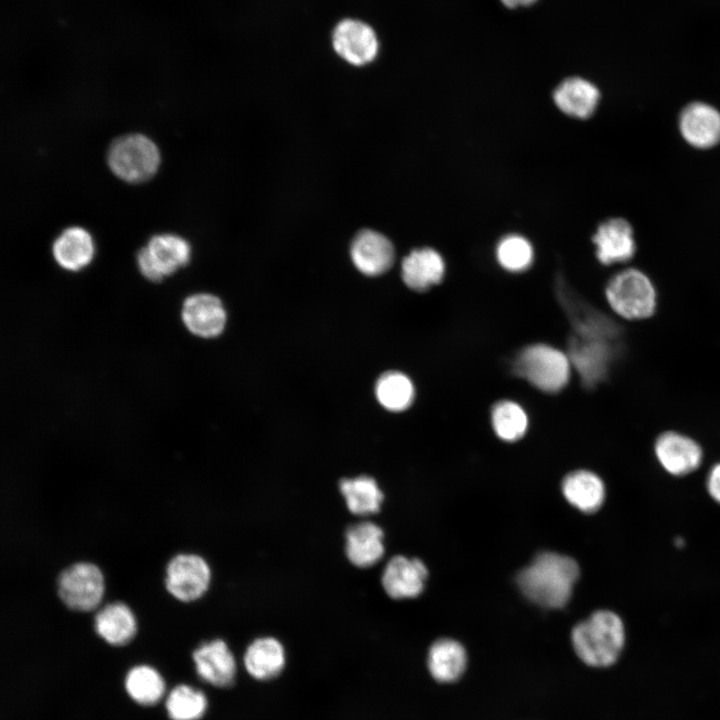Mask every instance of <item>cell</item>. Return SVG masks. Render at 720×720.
Listing matches in <instances>:
<instances>
[{"mask_svg":"<svg viewBox=\"0 0 720 720\" xmlns=\"http://www.w3.org/2000/svg\"><path fill=\"white\" fill-rule=\"evenodd\" d=\"M427 665L430 674L438 682L457 681L467 665L465 648L454 639H438L429 649Z\"/></svg>","mask_w":720,"mask_h":720,"instance_id":"7402d4cb","label":"cell"},{"mask_svg":"<svg viewBox=\"0 0 720 720\" xmlns=\"http://www.w3.org/2000/svg\"><path fill=\"white\" fill-rule=\"evenodd\" d=\"M285 661L284 647L273 637L255 639L244 654V666L247 672L259 680H268L277 676L282 671Z\"/></svg>","mask_w":720,"mask_h":720,"instance_id":"603a6c76","label":"cell"},{"mask_svg":"<svg viewBox=\"0 0 720 720\" xmlns=\"http://www.w3.org/2000/svg\"><path fill=\"white\" fill-rule=\"evenodd\" d=\"M496 258L506 271L519 273L526 271L532 265L534 251L526 238L511 234L502 238L497 244Z\"/></svg>","mask_w":720,"mask_h":720,"instance_id":"4dcf8cb0","label":"cell"},{"mask_svg":"<svg viewBox=\"0 0 720 720\" xmlns=\"http://www.w3.org/2000/svg\"><path fill=\"white\" fill-rule=\"evenodd\" d=\"M53 255L66 270L77 271L85 267L94 255L90 234L83 228L73 226L65 229L54 241Z\"/></svg>","mask_w":720,"mask_h":720,"instance_id":"cb8c5ba5","label":"cell"},{"mask_svg":"<svg viewBox=\"0 0 720 720\" xmlns=\"http://www.w3.org/2000/svg\"><path fill=\"white\" fill-rule=\"evenodd\" d=\"M394 257V248L389 239L372 230L358 233L351 245L354 265L368 276L385 273L393 265Z\"/></svg>","mask_w":720,"mask_h":720,"instance_id":"9a60e30c","label":"cell"},{"mask_svg":"<svg viewBox=\"0 0 720 720\" xmlns=\"http://www.w3.org/2000/svg\"><path fill=\"white\" fill-rule=\"evenodd\" d=\"M654 453L660 466L676 477L694 472L703 460V450L699 443L677 431L660 434L654 444Z\"/></svg>","mask_w":720,"mask_h":720,"instance_id":"ba28073f","label":"cell"},{"mask_svg":"<svg viewBox=\"0 0 720 720\" xmlns=\"http://www.w3.org/2000/svg\"><path fill=\"white\" fill-rule=\"evenodd\" d=\"M503 5L508 8H516L519 6H530L537 2V0H500Z\"/></svg>","mask_w":720,"mask_h":720,"instance_id":"836d02e7","label":"cell"},{"mask_svg":"<svg viewBox=\"0 0 720 720\" xmlns=\"http://www.w3.org/2000/svg\"><path fill=\"white\" fill-rule=\"evenodd\" d=\"M553 99L565 114L586 119L595 112L600 100V92L592 82L584 78L569 77L556 87Z\"/></svg>","mask_w":720,"mask_h":720,"instance_id":"ffe728a7","label":"cell"},{"mask_svg":"<svg viewBox=\"0 0 720 720\" xmlns=\"http://www.w3.org/2000/svg\"><path fill=\"white\" fill-rule=\"evenodd\" d=\"M339 490L349 511L359 516L377 513L384 498L376 480L369 476L344 478Z\"/></svg>","mask_w":720,"mask_h":720,"instance_id":"484cf974","label":"cell"},{"mask_svg":"<svg viewBox=\"0 0 720 720\" xmlns=\"http://www.w3.org/2000/svg\"><path fill=\"white\" fill-rule=\"evenodd\" d=\"M95 632L112 646L128 644L136 635L137 621L131 608L120 601L100 607L94 616Z\"/></svg>","mask_w":720,"mask_h":720,"instance_id":"ac0fdd59","label":"cell"},{"mask_svg":"<svg viewBox=\"0 0 720 720\" xmlns=\"http://www.w3.org/2000/svg\"><path fill=\"white\" fill-rule=\"evenodd\" d=\"M166 709L171 720H198L207 709V699L200 690L178 685L170 691Z\"/></svg>","mask_w":720,"mask_h":720,"instance_id":"f546056e","label":"cell"},{"mask_svg":"<svg viewBox=\"0 0 720 720\" xmlns=\"http://www.w3.org/2000/svg\"><path fill=\"white\" fill-rule=\"evenodd\" d=\"M146 249L153 264L163 277L171 275L185 266L191 255L188 242L174 234L153 236Z\"/></svg>","mask_w":720,"mask_h":720,"instance_id":"d4e9b609","label":"cell"},{"mask_svg":"<svg viewBox=\"0 0 720 720\" xmlns=\"http://www.w3.org/2000/svg\"><path fill=\"white\" fill-rule=\"evenodd\" d=\"M561 489L566 500L583 513L598 511L606 497L605 484L600 476L584 469L567 474Z\"/></svg>","mask_w":720,"mask_h":720,"instance_id":"44dd1931","label":"cell"},{"mask_svg":"<svg viewBox=\"0 0 720 720\" xmlns=\"http://www.w3.org/2000/svg\"><path fill=\"white\" fill-rule=\"evenodd\" d=\"M571 642L582 662L592 667H608L623 650L624 622L614 611L597 610L574 626Z\"/></svg>","mask_w":720,"mask_h":720,"instance_id":"7a4b0ae2","label":"cell"},{"mask_svg":"<svg viewBox=\"0 0 720 720\" xmlns=\"http://www.w3.org/2000/svg\"><path fill=\"white\" fill-rule=\"evenodd\" d=\"M491 425L499 439L514 442L526 434L529 418L519 403L501 400L492 407Z\"/></svg>","mask_w":720,"mask_h":720,"instance_id":"4316f807","label":"cell"},{"mask_svg":"<svg viewBox=\"0 0 720 720\" xmlns=\"http://www.w3.org/2000/svg\"><path fill=\"white\" fill-rule=\"evenodd\" d=\"M332 45L341 58L357 66L373 61L379 49L375 31L356 19H344L335 26Z\"/></svg>","mask_w":720,"mask_h":720,"instance_id":"9c48e42d","label":"cell"},{"mask_svg":"<svg viewBox=\"0 0 720 720\" xmlns=\"http://www.w3.org/2000/svg\"><path fill=\"white\" fill-rule=\"evenodd\" d=\"M196 672L201 679L217 687H229L236 675L235 658L222 639L202 643L192 653Z\"/></svg>","mask_w":720,"mask_h":720,"instance_id":"4fadbf2b","label":"cell"},{"mask_svg":"<svg viewBox=\"0 0 720 720\" xmlns=\"http://www.w3.org/2000/svg\"><path fill=\"white\" fill-rule=\"evenodd\" d=\"M597 259L604 265L630 260L636 251L633 229L623 218H611L602 222L594 236Z\"/></svg>","mask_w":720,"mask_h":720,"instance_id":"5bb4252c","label":"cell"},{"mask_svg":"<svg viewBox=\"0 0 720 720\" xmlns=\"http://www.w3.org/2000/svg\"><path fill=\"white\" fill-rule=\"evenodd\" d=\"M674 544L678 547H682L684 545V540L681 537H679V538L675 539Z\"/></svg>","mask_w":720,"mask_h":720,"instance_id":"e575fe53","label":"cell"},{"mask_svg":"<svg viewBox=\"0 0 720 720\" xmlns=\"http://www.w3.org/2000/svg\"><path fill=\"white\" fill-rule=\"evenodd\" d=\"M577 562L566 555L542 552L516 576L523 595L545 608H562L571 598L579 578Z\"/></svg>","mask_w":720,"mask_h":720,"instance_id":"6da1fadb","label":"cell"},{"mask_svg":"<svg viewBox=\"0 0 720 720\" xmlns=\"http://www.w3.org/2000/svg\"><path fill=\"white\" fill-rule=\"evenodd\" d=\"M706 489L709 496L720 504V462L714 464L706 478Z\"/></svg>","mask_w":720,"mask_h":720,"instance_id":"d6a6232c","label":"cell"},{"mask_svg":"<svg viewBox=\"0 0 720 720\" xmlns=\"http://www.w3.org/2000/svg\"><path fill=\"white\" fill-rule=\"evenodd\" d=\"M345 539L346 556L356 567L373 566L384 554L383 530L373 522L353 524L346 530Z\"/></svg>","mask_w":720,"mask_h":720,"instance_id":"e0dca14e","label":"cell"},{"mask_svg":"<svg viewBox=\"0 0 720 720\" xmlns=\"http://www.w3.org/2000/svg\"><path fill=\"white\" fill-rule=\"evenodd\" d=\"M605 297L610 308L626 320L647 319L657 307L653 282L636 268H627L615 274L606 285Z\"/></svg>","mask_w":720,"mask_h":720,"instance_id":"277c9868","label":"cell"},{"mask_svg":"<svg viewBox=\"0 0 720 720\" xmlns=\"http://www.w3.org/2000/svg\"><path fill=\"white\" fill-rule=\"evenodd\" d=\"M679 130L691 146L711 148L720 142V111L708 103H690L680 114Z\"/></svg>","mask_w":720,"mask_h":720,"instance_id":"7c38bea8","label":"cell"},{"mask_svg":"<svg viewBox=\"0 0 720 720\" xmlns=\"http://www.w3.org/2000/svg\"><path fill=\"white\" fill-rule=\"evenodd\" d=\"M444 274L445 262L433 248L413 250L402 261V279L415 291H425L440 283Z\"/></svg>","mask_w":720,"mask_h":720,"instance_id":"d6986e66","label":"cell"},{"mask_svg":"<svg viewBox=\"0 0 720 720\" xmlns=\"http://www.w3.org/2000/svg\"><path fill=\"white\" fill-rule=\"evenodd\" d=\"M125 689L136 703L148 706L156 704L161 699L165 684L153 667L137 665L128 671L125 677Z\"/></svg>","mask_w":720,"mask_h":720,"instance_id":"f1b7e54d","label":"cell"},{"mask_svg":"<svg viewBox=\"0 0 720 720\" xmlns=\"http://www.w3.org/2000/svg\"><path fill=\"white\" fill-rule=\"evenodd\" d=\"M182 318L186 327L193 334L210 338L223 331L226 313L221 301L216 296L196 294L185 300Z\"/></svg>","mask_w":720,"mask_h":720,"instance_id":"2e32d148","label":"cell"},{"mask_svg":"<svg viewBox=\"0 0 720 720\" xmlns=\"http://www.w3.org/2000/svg\"><path fill=\"white\" fill-rule=\"evenodd\" d=\"M608 344L606 337L571 335L567 354L585 386L592 387L606 375L611 359Z\"/></svg>","mask_w":720,"mask_h":720,"instance_id":"30bf717a","label":"cell"},{"mask_svg":"<svg viewBox=\"0 0 720 720\" xmlns=\"http://www.w3.org/2000/svg\"><path fill=\"white\" fill-rule=\"evenodd\" d=\"M107 162L117 177L129 183H142L156 173L160 154L148 137L130 134L113 141L108 150Z\"/></svg>","mask_w":720,"mask_h":720,"instance_id":"5b68a950","label":"cell"},{"mask_svg":"<svg viewBox=\"0 0 720 720\" xmlns=\"http://www.w3.org/2000/svg\"><path fill=\"white\" fill-rule=\"evenodd\" d=\"M427 576V567L420 559L397 555L386 564L381 583L393 599L415 598L422 593Z\"/></svg>","mask_w":720,"mask_h":720,"instance_id":"8fae6325","label":"cell"},{"mask_svg":"<svg viewBox=\"0 0 720 720\" xmlns=\"http://www.w3.org/2000/svg\"><path fill=\"white\" fill-rule=\"evenodd\" d=\"M105 592L101 569L81 561L64 568L57 577V595L70 610L90 612L99 607Z\"/></svg>","mask_w":720,"mask_h":720,"instance_id":"8992f818","label":"cell"},{"mask_svg":"<svg viewBox=\"0 0 720 720\" xmlns=\"http://www.w3.org/2000/svg\"><path fill=\"white\" fill-rule=\"evenodd\" d=\"M138 267L142 275L153 282H159L163 276L153 264L146 247L141 248L137 254Z\"/></svg>","mask_w":720,"mask_h":720,"instance_id":"1f68e13d","label":"cell"},{"mask_svg":"<svg viewBox=\"0 0 720 720\" xmlns=\"http://www.w3.org/2000/svg\"><path fill=\"white\" fill-rule=\"evenodd\" d=\"M211 570L197 554L179 553L166 565L164 585L167 592L184 603L200 599L208 590Z\"/></svg>","mask_w":720,"mask_h":720,"instance_id":"52a82bcc","label":"cell"},{"mask_svg":"<svg viewBox=\"0 0 720 720\" xmlns=\"http://www.w3.org/2000/svg\"><path fill=\"white\" fill-rule=\"evenodd\" d=\"M375 391L379 403L393 412L406 410L415 398L413 382L398 371L384 373L378 379Z\"/></svg>","mask_w":720,"mask_h":720,"instance_id":"83f0119b","label":"cell"},{"mask_svg":"<svg viewBox=\"0 0 720 720\" xmlns=\"http://www.w3.org/2000/svg\"><path fill=\"white\" fill-rule=\"evenodd\" d=\"M572 368L567 353L543 343L526 346L513 362L517 376L546 393L561 391L570 380Z\"/></svg>","mask_w":720,"mask_h":720,"instance_id":"3957f363","label":"cell"}]
</instances>
